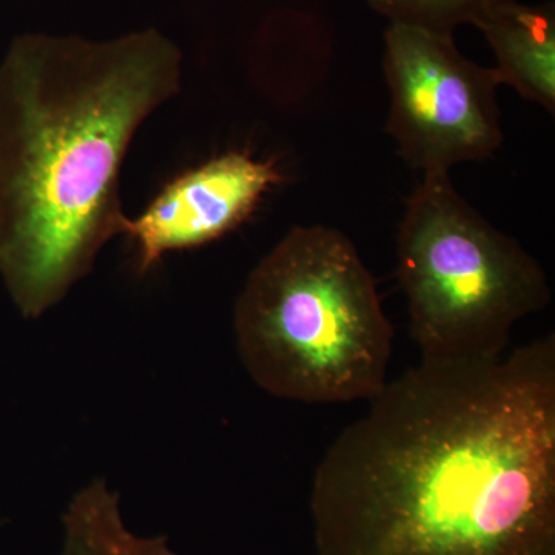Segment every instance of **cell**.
I'll return each instance as SVG.
<instances>
[{"label":"cell","instance_id":"obj_4","mask_svg":"<svg viewBox=\"0 0 555 555\" xmlns=\"http://www.w3.org/2000/svg\"><path fill=\"white\" fill-rule=\"evenodd\" d=\"M397 261L411 335L425 361L505 356L518 321L553 298L539 261L470 206L449 175H423L408 199Z\"/></svg>","mask_w":555,"mask_h":555},{"label":"cell","instance_id":"obj_1","mask_svg":"<svg viewBox=\"0 0 555 555\" xmlns=\"http://www.w3.org/2000/svg\"><path fill=\"white\" fill-rule=\"evenodd\" d=\"M313 477L315 555H555V337L387 382Z\"/></svg>","mask_w":555,"mask_h":555},{"label":"cell","instance_id":"obj_8","mask_svg":"<svg viewBox=\"0 0 555 555\" xmlns=\"http://www.w3.org/2000/svg\"><path fill=\"white\" fill-rule=\"evenodd\" d=\"M389 24L452 35L460 25H476L481 16L505 0H366Z\"/></svg>","mask_w":555,"mask_h":555},{"label":"cell","instance_id":"obj_3","mask_svg":"<svg viewBox=\"0 0 555 555\" xmlns=\"http://www.w3.org/2000/svg\"><path fill=\"white\" fill-rule=\"evenodd\" d=\"M236 345L270 396L349 403L387 383L393 328L352 241L297 225L251 270L235 306Z\"/></svg>","mask_w":555,"mask_h":555},{"label":"cell","instance_id":"obj_2","mask_svg":"<svg viewBox=\"0 0 555 555\" xmlns=\"http://www.w3.org/2000/svg\"><path fill=\"white\" fill-rule=\"evenodd\" d=\"M177 43L25 33L0 62V278L25 318L60 305L122 235L138 130L181 89Z\"/></svg>","mask_w":555,"mask_h":555},{"label":"cell","instance_id":"obj_5","mask_svg":"<svg viewBox=\"0 0 555 555\" xmlns=\"http://www.w3.org/2000/svg\"><path fill=\"white\" fill-rule=\"evenodd\" d=\"M383 69L390 91L387 131L414 169L449 175L502 147L499 76L463 56L452 35L389 24Z\"/></svg>","mask_w":555,"mask_h":555},{"label":"cell","instance_id":"obj_6","mask_svg":"<svg viewBox=\"0 0 555 555\" xmlns=\"http://www.w3.org/2000/svg\"><path fill=\"white\" fill-rule=\"evenodd\" d=\"M281 181L272 160L244 152L224 153L179 175L124 224L122 235L138 250L139 272H149L171 251L206 246L238 229Z\"/></svg>","mask_w":555,"mask_h":555},{"label":"cell","instance_id":"obj_7","mask_svg":"<svg viewBox=\"0 0 555 555\" xmlns=\"http://www.w3.org/2000/svg\"><path fill=\"white\" fill-rule=\"evenodd\" d=\"M494 51L500 83L513 87L526 101L555 112L554 5H524L505 0L476 22Z\"/></svg>","mask_w":555,"mask_h":555}]
</instances>
